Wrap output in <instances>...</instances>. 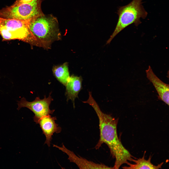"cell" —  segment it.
I'll list each match as a JSON object with an SVG mask.
<instances>
[{"instance_id":"obj_1","label":"cell","mask_w":169,"mask_h":169,"mask_svg":"<svg viewBox=\"0 0 169 169\" xmlns=\"http://www.w3.org/2000/svg\"><path fill=\"white\" fill-rule=\"evenodd\" d=\"M88 103L94 109L98 118L100 138L95 146L98 149L103 143L109 147L111 154L115 160L113 169H118L123 164L132 161L133 157L123 146L118 136L117 126L119 119L103 112L93 98Z\"/></svg>"},{"instance_id":"obj_2","label":"cell","mask_w":169,"mask_h":169,"mask_svg":"<svg viewBox=\"0 0 169 169\" xmlns=\"http://www.w3.org/2000/svg\"><path fill=\"white\" fill-rule=\"evenodd\" d=\"M27 21L37 46L47 48L53 42L60 38L58 20L52 15L43 14Z\"/></svg>"},{"instance_id":"obj_3","label":"cell","mask_w":169,"mask_h":169,"mask_svg":"<svg viewBox=\"0 0 169 169\" xmlns=\"http://www.w3.org/2000/svg\"><path fill=\"white\" fill-rule=\"evenodd\" d=\"M143 0H133L127 5L119 8L117 14L119 18L115 29L107 41L109 43L120 32L129 25L134 24L137 26L141 22V18L145 19L147 13L142 5Z\"/></svg>"},{"instance_id":"obj_4","label":"cell","mask_w":169,"mask_h":169,"mask_svg":"<svg viewBox=\"0 0 169 169\" xmlns=\"http://www.w3.org/2000/svg\"><path fill=\"white\" fill-rule=\"evenodd\" d=\"M41 0H34L15 6L0 10V17L19 20H29L44 14L41 8Z\"/></svg>"},{"instance_id":"obj_5","label":"cell","mask_w":169,"mask_h":169,"mask_svg":"<svg viewBox=\"0 0 169 169\" xmlns=\"http://www.w3.org/2000/svg\"><path fill=\"white\" fill-rule=\"evenodd\" d=\"M51 93L52 92L50 93L47 98L46 96L42 99L37 97L32 102L28 101L25 98H22L20 101H18V106L17 109L19 110L22 108H26L30 109L35 114L34 120L36 123L42 117L52 114L54 111V110H51L49 108V106L53 100L51 96Z\"/></svg>"},{"instance_id":"obj_6","label":"cell","mask_w":169,"mask_h":169,"mask_svg":"<svg viewBox=\"0 0 169 169\" xmlns=\"http://www.w3.org/2000/svg\"><path fill=\"white\" fill-rule=\"evenodd\" d=\"M56 120V117H52L49 115L42 117L36 123L39 125L43 133L46 137L45 144H47L49 147L53 134L60 133L61 131V128L55 123Z\"/></svg>"},{"instance_id":"obj_7","label":"cell","mask_w":169,"mask_h":169,"mask_svg":"<svg viewBox=\"0 0 169 169\" xmlns=\"http://www.w3.org/2000/svg\"><path fill=\"white\" fill-rule=\"evenodd\" d=\"M53 146L66 153L68 156V159L70 162L75 163L80 169H112V167L103 164L96 163L77 156L73 152L66 148L63 144L62 147L55 145H54Z\"/></svg>"},{"instance_id":"obj_8","label":"cell","mask_w":169,"mask_h":169,"mask_svg":"<svg viewBox=\"0 0 169 169\" xmlns=\"http://www.w3.org/2000/svg\"><path fill=\"white\" fill-rule=\"evenodd\" d=\"M146 77L152 83L158 94V98L169 105V85L163 82L155 74L151 66L146 70Z\"/></svg>"},{"instance_id":"obj_9","label":"cell","mask_w":169,"mask_h":169,"mask_svg":"<svg viewBox=\"0 0 169 169\" xmlns=\"http://www.w3.org/2000/svg\"><path fill=\"white\" fill-rule=\"evenodd\" d=\"M0 27H4L9 30L22 36H28L31 34L27 20L0 17Z\"/></svg>"},{"instance_id":"obj_10","label":"cell","mask_w":169,"mask_h":169,"mask_svg":"<svg viewBox=\"0 0 169 169\" xmlns=\"http://www.w3.org/2000/svg\"><path fill=\"white\" fill-rule=\"evenodd\" d=\"M82 79L81 76L72 75L68 81L66 85L65 96L67 101L71 100L73 102V107L75 108V100L78 97V95L82 89Z\"/></svg>"},{"instance_id":"obj_11","label":"cell","mask_w":169,"mask_h":169,"mask_svg":"<svg viewBox=\"0 0 169 169\" xmlns=\"http://www.w3.org/2000/svg\"><path fill=\"white\" fill-rule=\"evenodd\" d=\"M146 152H145L143 156L141 158L137 160L133 159L132 161L134 163L131 164L129 162L127 164L128 166H124L122 167L124 169H161L163 164L162 162L157 165L153 164L151 162V157L150 156L149 159L146 160L145 159V155Z\"/></svg>"},{"instance_id":"obj_12","label":"cell","mask_w":169,"mask_h":169,"mask_svg":"<svg viewBox=\"0 0 169 169\" xmlns=\"http://www.w3.org/2000/svg\"><path fill=\"white\" fill-rule=\"evenodd\" d=\"M53 72L58 81L65 86L70 77L68 64L65 63L61 65L54 67Z\"/></svg>"},{"instance_id":"obj_13","label":"cell","mask_w":169,"mask_h":169,"mask_svg":"<svg viewBox=\"0 0 169 169\" xmlns=\"http://www.w3.org/2000/svg\"><path fill=\"white\" fill-rule=\"evenodd\" d=\"M34 0H17L12 6H15L21 4L30 2Z\"/></svg>"},{"instance_id":"obj_14","label":"cell","mask_w":169,"mask_h":169,"mask_svg":"<svg viewBox=\"0 0 169 169\" xmlns=\"http://www.w3.org/2000/svg\"><path fill=\"white\" fill-rule=\"evenodd\" d=\"M0 29H1V27H0Z\"/></svg>"}]
</instances>
